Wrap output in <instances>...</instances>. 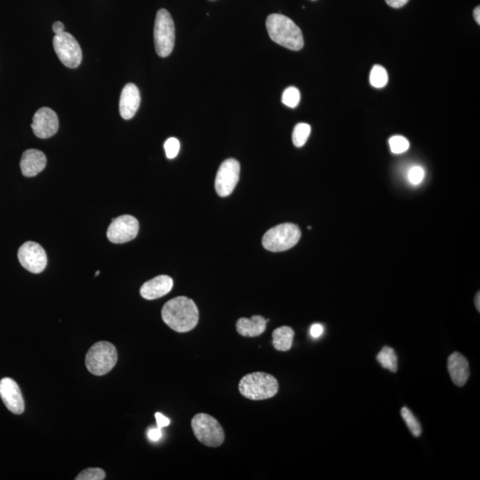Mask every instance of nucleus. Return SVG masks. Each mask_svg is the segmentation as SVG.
Masks as SVG:
<instances>
[{
    "instance_id": "nucleus-1",
    "label": "nucleus",
    "mask_w": 480,
    "mask_h": 480,
    "mask_svg": "<svg viewBox=\"0 0 480 480\" xmlns=\"http://www.w3.org/2000/svg\"><path fill=\"white\" fill-rule=\"evenodd\" d=\"M162 320L178 333L192 331L198 325V307L192 299L178 297L168 301L161 311Z\"/></svg>"
},
{
    "instance_id": "nucleus-2",
    "label": "nucleus",
    "mask_w": 480,
    "mask_h": 480,
    "mask_svg": "<svg viewBox=\"0 0 480 480\" xmlns=\"http://www.w3.org/2000/svg\"><path fill=\"white\" fill-rule=\"evenodd\" d=\"M266 27L270 37L274 42L292 51L303 49V33L290 18L283 15L272 14L267 18Z\"/></svg>"
},
{
    "instance_id": "nucleus-3",
    "label": "nucleus",
    "mask_w": 480,
    "mask_h": 480,
    "mask_svg": "<svg viewBox=\"0 0 480 480\" xmlns=\"http://www.w3.org/2000/svg\"><path fill=\"white\" fill-rule=\"evenodd\" d=\"M278 380L272 374L254 372L245 376L238 383L241 395L251 400H265L279 392Z\"/></svg>"
},
{
    "instance_id": "nucleus-4",
    "label": "nucleus",
    "mask_w": 480,
    "mask_h": 480,
    "mask_svg": "<svg viewBox=\"0 0 480 480\" xmlns=\"http://www.w3.org/2000/svg\"><path fill=\"white\" fill-rule=\"evenodd\" d=\"M117 361V349L109 342L95 343L89 349L85 357L88 370L97 376L109 373L115 367Z\"/></svg>"
},
{
    "instance_id": "nucleus-5",
    "label": "nucleus",
    "mask_w": 480,
    "mask_h": 480,
    "mask_svg": "<svg viewBox=\"0 0 480 480\" xmlns=\"http://www.w3.org/2000/svg\"><path fill=\"white\" fill-rule=\"evenodd\" d=\"M301 238L297 225L283 224L269 230L263 238V246L271 252H283L294 247Z\"/></svg>"
},
{
    "instance_id": "nucleus-6",
    "label": "nucleus",
    "mask_w": 480,
    "mask_h": 480,
    "mask_svg": "<svg viewBox=\"0 0 480 480\" xmlns=\"http://www.w3.org/2000/svg\"><path fill=\"white\" fill-rule=\"evenodd\" d=\"M176 40V28L170 13L160 9L156 15L154 25V43L156 52L160 57L170 56Z\"/></svg>"
},
{
    "instance_id": "nucleus-7",
    "label": "nucleus",
    "mask_w": 480,
    "mask_h": 480,
    "mask_svg": "<svg viewBox=\"0 0 480 480\" xmlns=\"http://www.w3.org/2000/svg\"><path fill=\"white\" fill-rule=\"evenodd\" d=\"M192 427L198 440L206 447H220L224 441V431L219 422L208 414L194 416Z\"/></svg>"
},
{
    "instance_id": "nucleus-8",
    "label": "nucleus",
    "mask_w": 480,
    "mask_h": 480,
    "mask_svg": "<svg viewBox=\"0 0 480 480\" xmlns=\"http://www.w3.org/2000/svg\"><path fill=\"white\" fill-rule=\"evenodd\" d=\"M53 49L60 61L68 68H77L82 62L81 46L72 34L63 31L57 34L53 40Z\"/></svg>"
},
{
    "instance_id": "nucleus-9",
    "label": "nucleus",
    "mask_w": 480,
    "mask_h": 480,
    "mask_svg": "<svg viewBox=\"0 0 480 480\" xmlns=\"http://www.w3.org/2000/svg\"><path fill=\"white\" fill-rule=\"evenodd\" d=\"M240 165L234 158L222 162L215 178V190L218 195L225 198L230 196L240 180Z\"/></svg>"
},
{
    "instance_id": "nucleus-10",
    "label": "nucleus",
    "mask_w": 480,
    "mask_h": 480,
    "mask_svg": "<svg viewBox=\"0 0 480 480\" xmlns=\"http://www.w3.org/2000/svg\"><path fill=\"white\" fill-rule=\"evenodd\" d=\"M139 222L132 215H125L113 219L107 231L108 240L114 244L129 242L138 236Z\"/></svg>"
},
{
    "instance_id": "nucleus-11",
    "label": "nucleus",
    "mask_w": 480,
    "mask_h": 480,
    "mask_svg": "<svg viewBox=\"0 0 480 480\" xmlns=\"http://www.w3.org/2000/svg\"><path fill=\"white\" fill-rule=\"evenodd\" d=\"M18 259L24 269L34 274L42 272L47 265L46 251L33 241L22 245L18 251Z\"/></svg>"
},
{
    "instance_id": "nucleus-12",
    "label": "nucleus",
    "mask_w": 480,
    "mask_h": 480,
    "mask_svg": "<svg viewBox=\"0 0 480 480\" xmlns=\"http://www.w3.org/2000/svg\"><path fill=\"white\" fill-rule=\"evenodd\" d=\"M31 129L37 138L40 139L52 138L59 129L58 117L50 108H41L35 113Z\"/></svg>"
},
{
    "instance_id": "nucleus-13",
    "label": "nucleus",
    "mask_w": 480,
    "mask_h": 480,
    "mask_svg": "<svg viewBox=\"0 0 480 480\" xmlns=\"http://www.w3.org/2000/svg\"><path fill=\"white\" fill-rule=\"evenodd\" d=\"M0 397L9 411L15 415H21L24 411V397L18 384L11 378L0 381Z\"/></svg>"
},
{
    "instance_id": "nucleus-14",
    "label": "nucleus",
    "mask_w": 480,
    "mask_h": 480,
    "mask_svg": "<svg viewBox=\"0 0 480 480\" xmlns=\"http://www.w3.org/2000/svg\"><path fill=\"white\" fill-rule=\"evenodd\" d=\"M140 104H141V95H140L138 88L135 84H126L120 95V115L124 119H131L138 113Z\"/></svg>"
},
{
    "instance_id": "nucleus-15",
    "label": "nucleus",
    "mask_w": 480,
    "mask_h": 480,
    "mask_svg": "<svg viewBox=\"0 0 480 480\" xmlns=\"http://www.w3.org/2000/svg\"><path fill=\"white\" fill-rule=\"evenodd\" d=\"M173 279L169 276L160 275L145 282L140 289V294L146 300H155L167 295L173 288Z\"/></svg>"
},
{
    "instance_id": "nucleus-16",
    "label": "nucleus",
    "mask_w": 480,
    "mask_h": 480,
    "mask_svg": "<svg viewBox=\"0 0 480 480\" xmlns=\"http://www.w3.org/2000/svg\"><path fill=\"white\" fill-rule=\"evenodd\" d=\"M46 166V155L39 149H27L22 156L20 167L24 176H36L44 169Z\"/></svg>"
},
{
    "instance_id": "nucleus-17",
    "label": "nucleus",
    "mask_w": 480,
    "mask_h": 480,
    "mask_svg": "<svg viewBox=\"0 0 480 480\" xmlns=\"http://www.w3.org/2000/svg\"><path fill=\"white\" fill-rule=\"evenodd\" d=\"M447 368L451 379L456 386H465L470 377V365L467 358L459 352H454L447 361Z\"/></svg>"
},
{
    "instance_id": "nucleus-18",
    "label": "nucleus",
    "mask_w": 480,
    "mask_h": 480,
    "mask_svg": "<svg viewBox=\"0 0 480 480\" xmlns=\"http://www.w3.org/2000/svg\"><path fill=\"white\" fill-rule=\"evenodd\" d=\"M268 320L256 315L251 319L241 317L237 321V331L240 336L245 337H256L262 335L266 330V324Z\"/></svg>"
},
{
    "instance_id": "nucleus-19",
    "label": "nucleus",
    "mask_w": 480,
    "mask_h": 480,
    "mask_svg": "<svg viewBox=\"0 0 480 480\" xmlns=\"http://www.w3.org/2000/svg\"><path fill=\"white\" fill-rule=\"evenodd\" d=\"M295 332L290 326H281L272 333V343L276 351H288L292 348Z\"/></svg>"
},
{
    "instance_id": "nucleus-20",
    "label": "nucleus",
    "mask_w": 480,
    "mask_h": 480,
    "mask_svg": "<svg viewBox=\"0 0 480 480\" xmlns=\"http://www.w3.org/2000/svg\"><path fill=\"white\" fill-rule=\"evenodd\" d=\"M376 359L381 367L386 370L396 373L397 370V357L395 351L389 346H384L379 354H377Z\"/></svg>"
},
{
    "instance_id": "nucleus-21",
    "label": "nucleus",
    "mask_w": 480,
    "mask_h": 480,
    "mask_svg": "<svg viewBox=\"0 0 480 480\" xmlns=\"http://www.w3.org/2000/svg\"><path fill=\"white\" fill-rule=\"evenodd\" d=\"M311 126L305 123H299L295 126L294 132H292V142L300 148L306 144L308 138L311 135Z\"/></svg>"
},
{
    "instance_id": "nucleus-22",
    "label": "nucleus",
    "mask_w": 480,
    "mask_h": 480,
    "mask_svg": "<svg viewBox=\"0 0 480 480\" xmlns=\"http://www.w3.org/2000/svg\"><path fill=\"white\" fill-rule=\"evenodd\" d=\"M388 82V73L381 65H374L370 73V83L376 88L386 87Z\"/></svg>"
},
{
    "instance_id": "nucleus-23",
    "label": "nucleus",
    "mask_w": 480,
    "mask_h": 480,
    "mask_svg": "<svg viewBox=\"0 0 480 480\" xmlns=\"http://www.w3.org/2000/svg\"><path fill=\"white\" fill-rule=\"evenodd\" d=\"M402 415L404 421H405L406 425L411 431V433L414 435L415 437H420L422 434L421 424L416 419L415 416L408 408L404 406L402 409Z\"/></svg>"
},
{
    "instance_id": "nucleus-24",
    "label": "nucleus",
    "mask_w": 480,
    "mask_h": 480,
    "mask_svg": "<svg viewBox=\"0 0 480 480\" xmlns=\"http://www.w3.org/2000/svg\"><path fill=\"white\" fill-rule=\"evenodd\" d=\"M301 94L298 89L290 87L284 91L282 94V103L289 108H295L300 103Z\"/></svg>"
},
{
    "instance_id": "nucleus-25",
    "label": "nucleus",
    "mask_w": 480,
    "mask_h": 480,
    "mask_svg": "<svg viewBox=\"0 0 480 480\" xmlns=\"http://www.w3.org/2000/svg\"><path fill=\"white\" fill-rule=\"evenodd\" d=\"M390 146L394 154H402L408 151L409 142L403 136L395 135L390 139Z\"/></svg>"
},
{
    "instance_id": "nucleus-26",
    "label": "nucleus",
    "mask_w": 480,
    "mask_h": 480,
    "mask_svg": "<svg viewBox=\"0 0 480 480\" xmlns=\"http://www.w3.org/2000/svg\"><path fill=\"white\" fill-rule=\"evenodd\" d=\"M105 479L104 470L99 468H88L79 473L76 480H103Z\"/></svg>"
},
{
    "instance_id": "nucleus-27",
    "label": "nucleus",
    "mask_w": 480,
    "mask_h": 480,
    "mask_svg": "<svg viewBox=\"0 0 480 480\" xmlns=\"http://www.w3.org/2000/svg\"><path fill=\"white\" fill-rule=\"evenodd\" d=\"M165 151H166L167 157L169 160H173L176 158L180 151V142L176 138L167 139L164 144Z\"/></svg>"
},
{
    "instance_id": "nucleus-28",
    "label": "nucleus",
    "mask_w": 480,
    "mask_h": 480,
    "mask_svg": "<svg viewBox=\"0 0 480 480\" xmlns=\"http://www.w3.org/2000/svg\"><path fill=\"white\" fill-rule=\"evenodd\" d=\"M424 177V170L422 167H415L409 171L408 178L410 183L413 184H419L422 183Z\"/></svg>"
},
{
    "instance_id": "nucleus-29",
    "label": "nucleus",
    "mask_w": 480,
    "mask_h": 480,
    "mask_svg": "<svg viewBox=\"0 0 480 480\" xmlns=\"http://www.w3.org/2000/svg\"><path fill=\"white\" fill-rule=\"evenodd\" d=\"M147 436L149 440L156 442L160 440L162 438V431L160 428H151L148 431Z\"/></svg>"
},
{
    "instance_id": "nucleus-30",
    "label": "nucleus",
    "mask_w": 480,
    "mask_h": 480,
    "mask_svg": "<svg viewBox=\"0 0 480 480\" xmlns=\"http://www.w3.org/2000/svg\"><path fill=\"white\" fill-rule=\"evenodd\" d=\"M324 327L320 324H314V325L311 327V336L314 339L320 338L321 336L323 335Z\"/></svg>"
},
{
    "instance_id": "nucleus-31",
    "label": "nucleus",
    "mask_w": 480,
    "mask_h": 480,
    "mask_svg": "<svg viewBox=\"0 0 480 480\" xmlns=\"http://www.w3.org/2000/svg\"><path fill=\"white\" fill-rule=\"evenodd\" d=\"M156 420H157V424L158 428L167 427V426L170 424V420L166 417V416L160 414V413H156L155 414Z\"/></svg>"
},
{
    "instance_id": "nucleus-32",
    "label": "nucleus",
    "mask_w": 480,
    "mask_h": 480,
    "mask_svg": "<svg viewBox=\"0 0 480 480\" xmlns=\"http://www.w3.org/2000/svg\"><path fill=\"white\" fill-rule=\"evenodd\" d=\"M387 4L393 8H400L405 6L409 0H386Z\"/></svg>"
},
{
    "instance_id": "nucleus-33",
    "label": "nucleus",
    "mask_w": 480,
    "mask_h": 480,
    "mask_svg": "<svg viewBox=\"0 0 480 480\" xmlns=\"http://www.w3.org/2000/svg\"><path fill=\"white\" fill-rule=\"evenodd\" d=\"M53 31L56 35L61 34L65 31V25H63L61 22H56L55 24H53Z\"/></svg>"
},
{
    "instance_id": "nucleus-34",
    "label": "nucleus",
    "mask_w": 480,
    "mask_h": 480,
    "mask_svg": "<svg viewBox=\"0 0 480 480\" xmlns=\"http://www.w3.org/2000/svg\"><path fill=\"white\" fill-rule=\"evenodd\" d=\"M473 14H474L475 21L477 22H478V24H480V8H479V6H477V8H475L474 13H473Z\"/></svg>"
},
{
    "instance_id": "nucleus-35",
    "label": "nucleus",
    "mask_w": 480,
    "mask_h": 480,
    "mask_svg": "<svg viewBox=\"0 0 480 480\" xmlns=\"http://www.w3.org/2000/svg\"><path fill=\"white\" fill-rule=\"evenodd\" d=\"M479 295H479V292L478 294H477L476 298H475L476 308H477V309H478L479 311H480V304H479L480 297H479Z\"/></svg>"
},
{
    "instance_id": "nucleus-36",
    "label": "nucleus",
    "mask_w": 480,
    "mask_h": 480,
    "mask_svg": "<svg viewBox=\"0 0 480 480\" xmlns=\"http://www.w3.org/2000/svg\"><path fill=\"white\" fill-rule=\"evenodd\" d=\"M100 272H95V276L99 275Z\"/></svg>"
}]
</instances>
